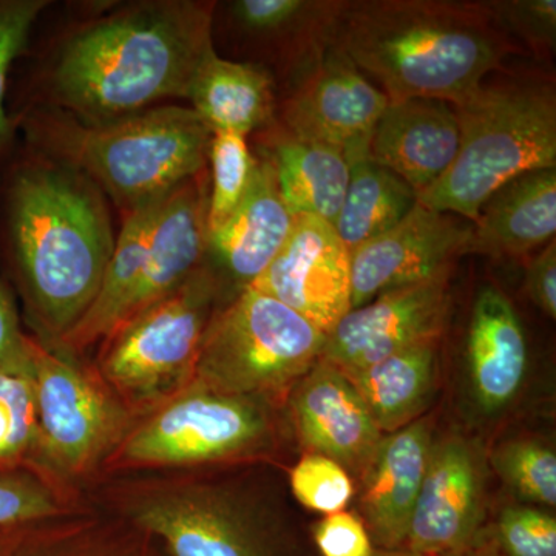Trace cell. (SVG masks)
<instances>
[{
    "mask_svg": "<svg viewBox=\"0 0 556 556\" xmlns=\"http://www.w3.org/2000/svg\"><path fill=\"white\" fill-rule=\"evenodd\" d=\"M101 190L73 166L24 160L0 185V229L40 342L54 346L100 292L116 237Z\"/></svg>",
    "mask_w": 556,
    "mask_h": 556,
    "instance_id": "cell-1",
    "label": "cell"
},
{
    "mask_svg": "<svg viewBox=\"0 0 556 556\" xmlns=\"http://www.w3.org/2000/svg\"><path fill=\"white\" fill-rule=\"evenodd\" d=\"M214 5L155 2L93 22L65 43L54 91L83 124H104L172 98L189 100L214 53Z\"/></svg>",
    "mask_w": 556,
    "mask_h": 556,
    "instance_id": "cell-2",
    "label": "cell"
},
{
    "mask_svg": "<svg viewBox=\"0 0 556 556\" xmlns=\"http://www.w3.org/2000/svg\"><path fill=\"white\" fill-rule=\"evenodd\" d=\"M336 43L388 101H466L514 53L489 2L354 0Z\"/></svg>",
    "mask_w": 556,
    "mask_h": 556,
    "instance_id": "cell-3",
    "label": "cell"
},
{
    "mask_svg": "<svg viewBox=\"0 0 556 556\" xmlns=\"http://www.w3.org/2000/svg\"><path fill=\"white\" fill-rule=\"evenodd\" d=\"M109 514L167 556H299L280 508L247 479L193 471L127 475L100 486Z\"/></svg>",
    "mask_w": 556,
    "mask_h": 556,
    "instance_id": "cell-4",
    "label": "cell"
},
{
    "mask_svg": "<svg viewBox=\"0 0 556 556\" xmlns=\"http://www.w3.org/2000/svg\"><path fill=\"white\" fill-rule=\"evenodd\" d=\"M455 110L459 150L417 197L420 206L475 223L501 186L527 172L556 169V97L548 80L482 83Z\"/></svg>",
    "mask_w": 556,
    "mask_h": 556,
    "instance_id": "cell-5",
    "label": "cell"
},
{
    "mask_svg": "<svg viewBox=\"0 0 556 556\" xmlns=\"http://www.w3.org/2000/svg\"><path fill=\"white\" fill-rule=\"evenodd\" d=\"M278 405L189 386L139 417L102 477L177 473L251 464L277 447Z\"/></svg>",
    "mask_w": 556,
    "mask_h": 556,
    "instance_id": "cell-6",
    "label": "cell"
},
{
    "mask_svg": "<svg viewBox=\"0 0 556 556\" xmlns=\"http://www.w3.org/2000/svg\"><path fill=\"white\" fill-rule=\"evenodd\" d=\"M60 130L72 166L124 212L163 199L203 174L214 134L192 108L146 109L110 123Z\"/></svg>",
    "mask_w": 556,
    "mask_h": 556,
    "instance_id": "cell-7",
    "label": "cell"
},
{
    "mask_svg": "<svg viewBox=\"0 0 556 556\" xmlns=\"http://www.w3.org/2000/svg\"><path fill=\"white\" fill-rule=\"evenodd\" d=\"M223 303L217 277L203 263L102 340L94 369L135 415H148L192 383L204 332Z\"/></svg>",
    "mask_w": 556,
    "mask_h": 556,
    "instance_id": "cell-8",
    "label": "cell"
},
{
    "mask_svg": "<svg viewBox=\"0 0 556 556\" xmlns=\"http://www.w3.org/2000/svg\"><path fill=\"white\" fill-rule=\"evenodd\" d=\"M325 340L283 303L244 289L208 321L190 386L280 405L320 361Z\"/></svg>",
    "mask_w": 556,
    "mask_h": 556,
    "instance_id": "cell-9",
    "label": "cell"
},
{
    "mask_svg": "<svg viewBox=\"0 0 556 556\" xmlns=\"http://www.w3.org/2000/svg\"><path fill=\"white\" fill-rule=\"evenodd\" d=\"M31 348L39 473L80 493V486L101 478L139 417L93 365L38 339H31Z\"/></svg>",
    "mask_w": 556,
    "mask_h": 556,
    "instance_id": "cell-10",
    "label": "cell"
},
{
    "mask_svg": "<svg viewBox=\"0 0 556 556\" xmlns=\"http://www.w3.org/2000/svg\"><path fill=\"white\" fill-rule=\"evenodd\" d=\"M388 102L334 42L292 83L281 119L289 134L338 149L351 163L368 155L369 139Z\"/></svg>",
    "mask_w": 556,
    "mask_h": 556,
    "instance_id": "cell-11",
    "label": "cell"
},
{
    "mask_svg": "<svg viewBox=\"0 0 556 556\" xmlns=\"http://www.w3.org/2000/svg\"><path fill=\"white\" fill-rule=\"evenodd\" d=\"M485 455L477 441H434L407 543L422 556H457L477 546L485 518Z\"/></svg>",
    "mask_w": 556,
    "mask_h": 556,
    "instance_id": "cell-12",
    "label": "cell"
},
{
    "mask_svg": "<svg viewBox=\"0 0 556 556\" xmlns=\"http://www.w3.org/2000/svg\"><path fill=\"white\" fill-rule=\"evenodd\" d=\"M450 274L452 268L441 270L351 309L327 336L321 358L350 372L409 346L439 342L452 306Z\"/></svg>",
    "mask_w": 556,
    "mask_h": 556,
    "instance_id": "cell-13",
    "label": "cell"
},
{
    "mask_svg": "<svg viewBox=\"0 0 556 556\" xmlns=\"http://www.w3.org/2000/svg\"><path fill=\"white\" fill-rule=\"evenodd\" d=\"M471 230L467 219L417 203L394 228L350 251L351 309L452 268L467 254Z\"/></svg>",
    "mask_w": 556,
    "mask_h": 556,
    "instance_id": "cell-14",
    "label": "cell"
},
{
    "mask_svg": "<svg viewBox=\"0 0 556 556\" xmlns=\"http://www.w3.org/2000/svg\"><path fill=\"white\" fill-rule=\"evenodd\" d=\"M249 288L283 303L328 336L351 311L350 251L334 226L298 215L285 247Z\"/></svg>",
    "mask_w": 556,
    "mask_h": 556,
    "instance_id": "cell-15",
    "label": "cell"
},
{
    "mask_svg": "<svg viewBox=\"0 0 556 556\" xmlns=\"http://www.w3.org/2000/svg\"><path fill=\"white\" fill-rule=\"evenodd\" d=\"M287 405L303 447L361 477L383 433L345 372L320 361L291 388Z\"/></svg>",
    "mask_w": 556,
    "mask_h": 556,
    "instance_id": "cell-16",
    "label": "cell"
},
{
    "mask_svg": "<svg viewBox=\"0 0 556 556\" xmlns=\"http://www.w3.org/2000/svg\"><path fill=\"white\" fill-rule=\"evenodd\" d=\"M294 223L295 215L278 190L273 164L260 156L247 197L217 230L207 233L204 263L217 277L225 303L226 292L233 299L265 273Z\"/></svg>",
    "mask_w": 556,
    "mask_h": 556,
    "instance_id": "cell-17",
    "label": "cell"
},
{
    "mask_svg": "<svg viewBox=\"0 0 556 556\" xmlns=\"http://www.w3.org/2000/svg\"><path fill=\"white\" fill-rule=\"evenodd\" d=\"M433 442V428L427 419L415 420L387 437L383 434L358 477V518L380 548H402L407 543Z\"/></svg>",
    "mask_w": 556,
    "mask_h": 556,
    "instance_id": "cell-18",
    "label": "cell"
},
{
    "mask_svg": "<svg viewBox=\"0 0 556 556\" xmlns=\"http://www.w3.org/2000/svg\"><path fill=\"white\" fill-rule=\"evenodd\" d=\"M529 348L517 309L493 285L479 289L466 339L468 393L481 415L514 404L525 386Z\"/></svg>",
    "mask_w": 556,
    "mask_h": 556,
    "instance_id": "cell-19",
    "label": "cell"
},
{
    "mask_svg": "<svg viewBox=\"0 0 556 556\" xmlns=\"http://www.w3.org/2000/svg\"><path fill=\"white\" fill-rule=\"evenodd\" d=\"M459 141L455 105L413 98L388 102L369 139V156L407 181L419 197L452 166Z\"/></svg>",
    "mask_w": 556,
    "mask_h": 556,
    "instance_id": "cell-20",
    "label": "cell"
},
{
    "mask_svg": "<svg viewBox=\"0 0 556 556\" xmlns=\"http://www.w3.org/2000/svg\"><path fill=\"white\" fill-rule=\"evenodd\" d=\"M467 254L517 258L555 240L556 169L527 172L482 204Z\"/></svg>",
    "mask_w": 556,
    "mask_h": 556,
    "instance_id": "cell-21",
    "label": "cell"
},
{
    "mask_svg": "<svg viewBox=\"0 0 556 556\" xmlns=\"http://www.w3.org/2000/svg\"><path fill=\"white\" fill-rule=\"evenodd\" d=\"M262 155L273 164L281 199L295 217L311 215L334 226L350 179V161L340 150L281 127Z\"/></svg>",
    "mask_w": 556,
    "mask_h": 556,
    "instance_id": "cell-22",
    "label": "cell"
},
{
    "mask_svg": "<svg viewBox=\"0 0 556 556\" xmlns=\"http://www.w3.org/2000/svg\"><path fill=\"white\" fill-rule=\"evenodd\" d=\"M166 197L126 212L97 299L79 324L54 346L79 357L119 327L131 292L141 276L150 233L159 217L161 203Z\"/></svg>",
    "mask_w": 556,
    "mask_h": 556,
    "instance_id": "cell-23",
    "label": "cell"
},
{
    "mask_svg": "<svg viewBox=\"0 0 556 556\" xmlns=\"http://www.w3.org/2000/svg\"><path fill=\"white\" fill-rule=\"evenodd\" d=\"M189 101L212 131L243 137L268 126L276 110L273 78L265 68L223 60L215 51L197 72Z\"/></svg>",
    "mask_w": 556,
    "mask_h": 556,
    "instance_id": "cell-24",
    "label": "cell"
},
{
    "mask_svg": "<svg viewBox=\"0 0 556 556\" xmlns=\"http://www.w3.org/2000/svg\"><path fill=\"white\" fill-rule=\"evenodd\" d=\"M438 342L397 351L367 368L345 372L357 388L376 426L394 433L415 422L434 393Z\"/></svg>",
    "mask_w": 556,
    "mask_h": 556,
    "instance_id": "cell-25",
    "label": "cell"
},
{
    "mask_svg": "<svg viewBox=\"0 0 556 556\" xmlns=\"http://www.w3.org/2000/svg\"><path fill=\"white\" fill-rule=\"evenodd\" d=\"M14 556H164L159 543L112 514L90 508L22 527Z\"/></svg>",
    "mask_w": 556,
    "mask_h": 556,
    "instance_id": "cell-26",
    "label": "cell"
},
{
    "mask_svg": "<svg viewBox=\"0 0 556 556\" xmlns=\"http://www.w3.org/2000/svg\"><path fill=\"white\" fill-rule=\"evenodd\" d=\"M345 7L343 0H239L232 13L244 31L291 43L295 80L336 42Z\"/></svg>",
    "mask_w": 556,
    "mask_h": 556,
    "instance_id": "cell-27",
    "label": "cell"
},
{
    "mask_svg": "<svg viewBox=\"0 0 556 556\" xmlns=\"http://www.w3.org/2000/svg\"><path fill=\"white\" fill-rule=\"evenodd\" d=\"M416 204L415 189L368 153L350 163V179L334 229L348 251H353L394 228Z\"/></svg>",
    "mask_w": 556,
    "mask_h": 556,
    "instance_id": "cell-28",
    "label": "cell"
},
{
    "mask_svg": "<svg viewBox=\"0 0 556 556\" xmlns=\"http://www.w3.org/2000/svg\"><path fill=\"white\" fill-rule=\"evenodd\" d=\"M0 468L39 473L35 364L27 334L0 361Z\"/></svg>",
    "mask_w": 556,
    "mask_h": 556,
    "instance_id": "cell-29",
    "label": "cell"
},
{
    "mask_svg": "<svg viewBox=\"0 0 556 556\" xmlns=\"http://www.w3.org/2000/svg\"><path fill=\"white\" fill-rule=\"evenodd\" d=\"M80 493L28 468H0V527L35 525L86 510Z\"/></svg>",
    "mask_w": 556,
    "mask_h": 556,
    "instance_id": "cell-30",
    "label": "cell"
},
{
    "mask_svg": "<svg viewBox=\"0 0 556 556\" xmlns=\"http://www.w3.org/2000/svg\"><path fill=\"white\" fill-rule=\"evenodd\" d=\"M211 189L207 200V233L217 230L233 214L254 179L257 159L248 137L233 131H214L208 148Z\"/></svg>",
    "mask_w": 556,
    "mask_h": 556,
    "instance_id": "cell-31",
    "label": "cell"
},
{
    "mask_svg": "<svg viewBox=\"0 0 556 556\" xmlns=\"http://www.w3.org/2000/svg\"><path fill=\"white\" fill-rule=\"evenodd\" d=\"M493 470L529 506H556V455L538 439H511L493 450Z\"/></svg>",
    "mask_w": 556,
    "mask_h": 556,
    "instance_id": "cell-32",
    "label": "cell"
},
{
    "mask_svg": "<svg viewBox=\"0 0 556 556\" xmlns=\"http://www.w3.org/2000/svg\"><path fill=\"white\" fill-rule=\"evenodd\" d=\"M47 5L46 0H0V159L13 141L14 123L7 109L11 72Z\"/></svg>",
    "mask_w": 556,
    "mask_h": 556,
    "instance_id": "cell-33",
    "label": "cell"
},
{
    "mask_svg": "<svg viewBox=\"0 0 556 556\" xmlns=\"http://www.w3.org/2000/svg\"><path fill=\"white\" fill-rule=\"evenodd\" d=\"M289 484L295 500L317 514L343 511L354 496V484L345 468L316 453L303 456L292 467Z\"/></svg>",
    "mask_w": 556,
    "mask_h": 556,
    "instance_id": "cell-34",
    "label": "cell"
},
{
    "mask_svg": "<svg viewBox=\"0 0 556 556\" xmlns=\"http://www.w3.org/2000/svg\"><path fill=\"white\" fill-rule=\"evenodd\" d=\"M492 544L500 556H556V518L529 504L504 507Z\"/></svg>",
    "mask_w": 556,
    "mask_h": 556,
    "instance_id": "cell-35",
    "label": "cell"
},
{
    "mask_svg": "<svg viewBox=\"0 0 556 556\" xmlns=\"http://www.w3.org/2000/svg\"><path fill=\"white\" fill-rule=\"evenodd\" d=\"M501 27L517 36L536 56H551L556 47L555 0L489 2Z\"/></svg>",
    "mask_w": 556,
    "mask_h": 556,
    "instance_id": "cell-36",
    "label": "cell"
},
{
    "mask_svg": "<svg viewBox=\"0 0 556 556\" xmlns=\"http://www.w3.org/2000/svg\"><path fill=\"white\" fill-rule=\"evenodd\" d=\"M314 540L324 556H371L375 552L364 522L345 510L318 521L314 526Z\"/></svg>",
    "mask_w": 556,
    "mask_h": 556,
    "instance_id": "cell-37",
    "label": "cell"
},
{
    "mask_svg": "<svg viewBox=\"0 0 556 556\" xmlns=\"http://www.w3.org/2000/svg\"><path fill=\"white\" fill-rule=\"evenodd\" d=\"M526 292L533 305L556 317V241L552 240L530 258L526 268Z\"/></svg>",
    "mask_w": 556,
    "mask_h": 556,
    "instance_id": "cell-38",
    "label": "cell"
},
{
    "mask_svg": "<svg viewBox=\"0 0 556 556\" xmlns=\"http://www.w3.org/2000/svg\"><path fill=\"white\" fill-rule=\"evenodd\" d=\"M22 338L24 332L21 331L16 306L0 276V361L20 345Z\"/></svg>",
    "mask_w": 556,
    "mask_h": 556,
    "instance_id": "cell-39",
    "label": "cell"
},
{
    "mask_svg": "<svg viewBox=\"0 0 556 556\" xmlns=\"http://www.w3.org/2000/svg\"><path fill=\"white\" fill-rule=\"evenodd\" d=\"M20 529L17 527H2L0 529V556H13L16 547Z\"/></svg>",
    "mask_w": 556,
    "mask_h": 556,
    "instance_id": "cell-40",
    "label": "cell"
},
{
    "mask_svg": "<svg viewBox=\"0 0 556 556\" xmlns=\"http://www.w3.org/2000/svg\"><path fill=\"white\" fill-rule=\"evenodd\" d=\"M457 556H500L493 547L492 543H478L477 546L471 547L470 551Z\"/></svg>",
    "mask_w": 556,
    "mask_h": 556,
    "instance_id": "cell-41",
    "label": "cell"
},
{
    "mask_svg": "<svg viewBox=\"0 0 556 556\" xmlns=\"http://www.w3.org/2000/svg\"><path fill=\"white\" fill-rule=\"evenodd\" d=\"M371 556H422L405 548H378Z\"/></svg>",
    "mask_w": 556,
    "mask_h": 556,
    "instance_id": "cell-42",
    "label": "cell"
}]
</instances>
